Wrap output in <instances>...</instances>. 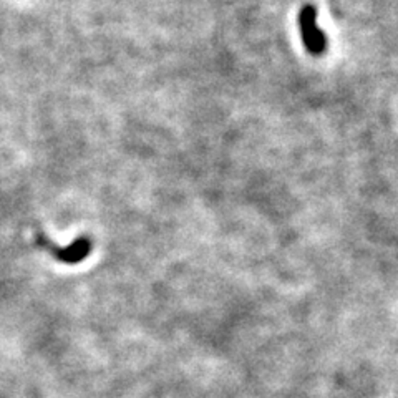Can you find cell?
Segmentation results:
<instances>
[{"instance_id": "6da1fadb", "label": "cell", "mask_w": 398, "mask_h": 398, "mask_svg": "<svg viewBox=\"0 0 398 398\" xmlns=\"http://www.w3.org/2000/svg\"><path fill=\"white\" fill-rule=\"evenodd\" d=\"M299 30L302 42L312 55H322L327 48V38L317 23V10L314 5H304L299 12Z\"/></svg>"}, {"instance_id": "7a4b0ae2", "label": "cell", "mask_w": 398, "mask_h": 398, "mask_svg": "<svg viewBox=\"0 0 398 398\" xmlns=\"http://www.w3.org/2000/svg\"><path fill=\"white\" fill-rule=\"evenodd\" d=\"M42 244L47 246V248L52 251V254L57 256L60 261H63V263H68V264H75V263H80V261H83L90 254V249H92V244H90V241L87 238H78L65 249H58L55 248V246L48 244V241L45 238H42Z\"/></svg>"}]
</instances>
